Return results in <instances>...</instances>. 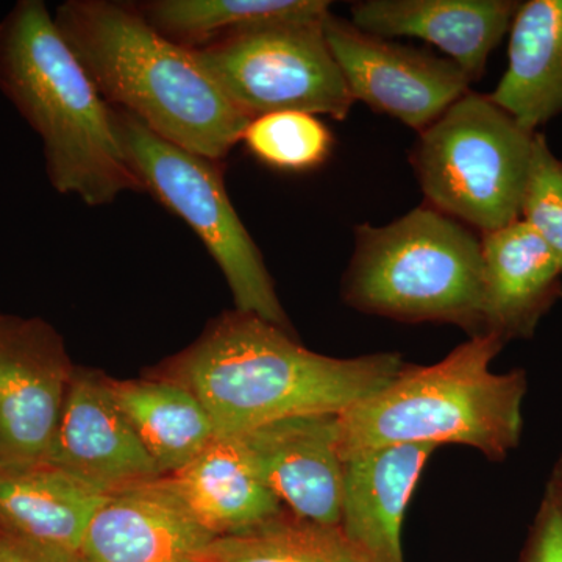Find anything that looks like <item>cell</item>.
Wrapping results in <instances>:
<instances>
[{"mask_svg": "<svg viewBox=\"0 0 562 562\" xmlns=\"http://www.w3.org/2000/svg\"><path fill=\"white\" fill-rule=\"evenodd\" d=\"M236 439L292 516L339 527L346 461L339 452L338 414L286 417Z\"/></svg>", "mask_w": 562, "mask_h": 562, "instance_id": "cell-11", "label": "cell"}, {"mask_svg": "<svg viewBox=\"0 0 562 562\" xmlns=\"http://www.w3.org/2000/svg\"><path fill=\"white\" fill-rule=\"evenodd\" d=\"M490 98L530 132L562 114V0L519 3L508 68Z\"/></svg>", "mask_w": 562, "mask_h": 562, "instance_id": "cell-18", "label": "cell"}, {"mask_svg": "<svg viewBox=\"0 0 562 562\" xmlns=\"http://www.w3.org/2000/svg\"><path fill=\"white\" fill-rule=\"evenodd\" d=\"M206 562H361L341 528L299 519L284 512L235 536L216 538Z\"/></svg>", "mask_w": 562, "mask_h": 562, "instance_id": "cell-22", "label": "cell"}, {"mask_svg": "<svg viewBox=\"0 0 562 562\" xmlns=\"http://www.w3.org/2000/svg\"><path fill=\"white\" fill-rule=\"evenodd\" d=\"M74 373L52 325L0 314V468L46 462Z\"/></svg>", "mask_w": 562, "mask_h": 562, "instance_id": "cell-10", "label": "cell"}, {"mask_svg": "<svg viewBox=\"0 0 562 562\" xmlns=\"http://www.w3.org/2000/svg\"><path fill=\"white\" fill-rule=\"evenodd\" d=\"M483 333L530 339L562 301V268L522 220L482 235Z\"/></svg>", "mask_w": 562, "mask_h": 562, "instance_id": "cell-16", "label": "cell"}, {"mask_svg": "<svg viewBox=\"0 0 562 562\" xmlns=\"http://www.w3.org/2000/svg\"><path fill=\"white\" fill-rule=\"evenodd\" d=\"M405 366L398 353H316L291 331L235 310L176 358L169 375L202 402L216 438H239L286 417L341 414L391 383Z\"/></svg>", "mask_w": 562, "mask_h": 562, "instance_id": "cell-1", "label": "cell"}, {"mask_svg": "<svg viewBox=\"0 0 562 562\" xmlns=\"http://www.w3.org/2000/svg\"><path fill=\"white\" fill-rule=\"evenodd\" d=\"M517 562H562V506L549 492H543Z\"/></svg>", "mask_w": 562, "mask_h": 562, "instance_id": "cell-25", "label": "cell"}, {"mask_svg": "<svg viewBox=\"0 0 562 562\" xmlns=\"http://www.w3.org/2000/svg\"><path fill=\"white\" fill-rule=\"evenodd\" d=\"M241 143L262 165L277 171L308 172L330 158L335 139L330 128L302 111H280L255 117Z\"/></svg>", "mask_w": 562, "mask_h": 562, "instance_id": "cell-23", "label": "cell"}, {"mask_svg": "<svg viewBox=\"0 0 562 562\" xmlns=\"http://www.w3.org/2000/svg\"><path fill=\"white\" fill-rule=\"evenodd\" d=\"M330 5L325 0H154L136 9L166 38L198 49L254 25L324 20Z\"/></svg>", "mask_w": 562, "mask_h": 562, "instance_id": "cell-21", "label": "cell"}, {"mask_svg": "<svg viewBox=\"0 0 562 562\" xmlns=\"http://www.w3.org/2000/svg\"><path fill=\"white\" fill-rule=\"evenodd\" d=\"M342 299L357 312L483 335L482 235L427 203L383 227H355Z\"/></svg>", "mask_w": 562, "mask_h": 562, "instance_id": "cell-5", "label": "cell"}, {"mask_svg": "<svg viewBox=\"0 0 562 562\" xmlns=\"http://www.w3.org/2000/svg\"><path fill=\"white\" fill-rule=\"evenodd\" d=\"M47 464L103 494L162 479L111 390V380L76 371Z\"/></svg>", "mask_w": 562, "mask_h": 562, "instance_id": "cell-12", "label": "cell"}, {"mask_svg": "<svg viewBox=\"0 0 562 562\" xmlns=\"http://www.w3.org/2000/svg\"><path fill=\"white\" fill-rule=\"evenodd\" d=\"M436 449L432 443H395L346 460L339 528L361 562H405L406 506Z\"/></svg>", "mask_w": 562, "mask_h": 562, "instance_id": "cell-15", "label": "cell"}, {"mask_svg": "<svg viewBox=\"0 0 562 562\" xmlns=\"http://www.w3.org/2000/svg\"><path fill=\"white\" fill-rule=\"evenodd\" d=\"M106 494L47 464L0 468V530L79 557Z\"/></svg>", "mask_w": 562, "mask_h": 562, "instance_id": "cell-17", "label": "cell"}, {"mask_svg": "<svg viewBox=\"0 0 562 562\" xmlns=\"http://www.w3.org/2000/svg\"><path fill=\"white\" fill-rule=\"evenodd\" d=\"M214 536L169 476L106 495L85 535L80 562H206Z\"/></svg>", "mask_w": 562, "mask_h": 562, "instance_id": "cell-13", "label": "cell"}, {"mask_svg": "<svg viewBox=\"0 0 562 562\" xmlns=\"http://www.w3.org/2000/svg\"><path fill=\"white\" fill-rule=\"evenodd\" d=\"M505 346L483 333L436 364H406L382 390L338 414L344 461L395 443H454L505 461L520 446L528 392L524 369L492 371Z\"/></svg>", "mask_w": 562, "mask_h": 562, "instance_id": "cell-4", "label": "cell"}, {"mask_svg": "<svg viewBox=\"0 0 562 562\" xmlns=\"http://www.w3.org/2000/svg\"><path fill=\"white\" fill-rule=\"evenodd\" d=\"M169 480L192 516L214 538L249 531L286 512L254 471L236 438L214 439Z\"/></svg>", "mask_w": 562, "mask_h": 562, "instance_id": "cell-19", "label": "cell"}, {"mask_svg": "<svg viewBox=\"0 0 562 562\" xmlns=\"http://www.w3.org/2000/svg\"><path fill=\"white\" fill-rule=\"evenodd\" d=\"M536 133L490 94L465 92L409 155L425 203L479 235L519 221Z\"/></svg>", "mask_w": 562, "mask_h": 562, "instance_id": "cell-6", "label": "cell"}, {"mask_svg": "<svg viewBox=\"0 0 562 562\" xmlns=\"http://www.w3.org/2000/svg\"><path fill=\"white\" fill-rule=\"evenodd\" d=\"M520 220L546 243L562 268V161L541 132L536 133Z\"/></svg>", "mask_w": 562, "mask_h": 562, "instance_id": "cell-24", "label": "cell"}, {"mask_svg": "<svg viewBox=\"0 0 562 562\" xmlns=\"http://www.w3.org/2000/svg\"><path fill=\"white\" fill-rule=\"evenodd\" d=\"M113 121L144 190L199 236L227 280L236 312L292 333L261 251L225 190L220 162L169 143L125 111L113 109Z\"/></svg>", "mask_w": 562, "mask_h": 562, "instance_id": "cell-7", "label": "cell"}, {"mask_svg": "<svg viewBox=\"0 0 562 562\" xmlns=\"http://www.w3.org/2000/svg\"><path fill=\"white\" fill-rule=\"evenodd\" d=\"M324 20L254 25L191 52L250 120L302 111L344 121L355 101L328 47Z\"/></svg>", "mask_w": 562, "mask_h": 562, "instance_id": "cell-8", "label": "cell"}, {"mask_svg": "<svg viewBox=\"0 0 562 562\" xmlns=\"http://www.w3.org/2000/svg\"><path fill=\"white\" fill-rule=\"evenodd\" d=\"M111 390L162 476L187 468L216 439L205 406L176 380L111 382Z\"/></svg>", "mask_w": 562, "mask_h": 562, "instance_id": "cell-20", "label": "cell"}, {"mask_svg": "<svg viewBox=\"0 0 562 562\" xmlns=\"http://www.w3.org/2000/svg\"><path fill=\"white\" fill-rule=\"evenodd\" d=\"M546 492H549L554 501L562 506V457L553 464L549 482H547Z\"/></svg>", "mask_w": 562, "mask_h": 562, "instance_id": "cell-27", "label": "cell"}, {"mask_svg": "<svg viewBox=\"0 0 562 562\" xmlns=\"http://www.w3.org/2000/svg\"><path fill=\"white\" fill-rule=\"evenodd\" d=\"M0 91L40 136L55 191L88 206L146 192L117 138L113 109L41 0H20L0 21Z\"/></svg>", "mask_w": 562, "mask_h": 562, "instance_id": "cell-3", "label": "cell"}, {"mask_svg": "<svg viewBox=\"0 0 562 562\" xmlns=\"http://www.w3.org/2000/svg\"><path fill=\"white\" fill-rule=\"evenodd\" d=\"M55 24L105 102L158 136L221 162L251 120L199 65L191 49L166 38L136 7L68 0Z\"/></svg>", "mask_w": 562, "mask_h": 562, "instance_id": "cell-2", "label": "cell"}, {"mask_svg": "<svg viewBox=\"0 0 562 562\" xmlns=\"http://www.w3.org/2000/svg\"><path fill=\"white\" fill-rule=\"evenodd\" d=\"M0 562H80L79 557L0 530Z\"/></svg>", "mask_w": 562, "mask_h": 562, "instance_id": "cell-26", "label": "cell"}, {"mask_svg": "<svg viewBox=\"0 0 562 562\" xmlns=\"http://www.w3.org/2000/svg\"><path fill=\"white\" fill-rule=\"evenodd\" d=\"M514 0H360L351 24L382 38L424 40L439 47L471 83L482 79L492 52L509 33Z\"/></svg>", "mask_w": 562, "mask_h": 562, "instance_id": "cell-14", "label": "cell"}, {"mask_svg": "<svg viewBox=\"0 0 562 562\" xmlns=\"http://www.w3.org/2000/svg\"><path fill=\"white\" fill-rule=\"evenodd\" d=\"M324 32L353 101L413 131H425L471 91V80L449 58L362 32L331 11Z\"/></svg>", "mask_w": 562, "mask_h": 562, "instance_id": "cell-9", "label": "cell"}]
</instances>
